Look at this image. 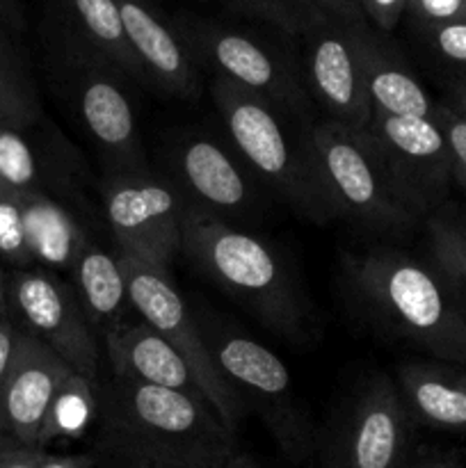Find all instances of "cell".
I'll return each mask as SVG.
<instances>
[{"mask_svg": "<svg viewBox=\"0 0 466 468\" xmlns=\"http://www.w3.org/2000/svg\"><path fill=\"white\" fill-rule=\"evenodd\" d=\"M181 37L217 76L254 91L277 110H304L309 91L291 64L251 37L213 23H187Z\"/></svg>", "mask_w": 466, "mask_h": 468, "instance_id": "cell-14", "label": "cell"}, {"mask_svg": "<svg viewBox=\"0 0 466 468\" xmlns=\"http://www.w3.org/2000/svg\"><path fill=\"white\" fill-rule=\"evenodd\" d=\"M210 94L233 146L247 165L297 213L309 219H332L306 135L302 144H292L279 119L281 110L222 76L213 78Z\"/></svg>", "mask_w": 466, "mask_h": 468, "instance_id": "cell-5", "label": "cell"}, {"mask_svg": "<svg viewBox=\"0 0 466 468\" xmlns=\"http://www.w3.org/2000/svg\"><path fill=\"white\" fill-rule=\"evenodd\" d=\"M434 122L441 126L448 142V149H450L452 181L466 187V122L457 117L446 103H437V108H434Z\"/></svg>", "mask_w": 466, "mask_h": 468, "instance_id": "cell-30", "label": "cell"}, {"mask_svg": "<svg viewBox=\"0 0 466 468\" xmlns=\"http://www.w3.org/2000/svg\"><path fill=\"white\" fill-rule=\"evenodd\" d=\"M356 23L320 14L306 27L304 78L309 94L327 110L329 119L365 131L373 119L361 71Z\"/></svg>", "mask_w": 466, "mask_h": 468, "instance_id": "cell-13", "label": "cell"}, {"mask_svg": "<svg viewBox=\"0 0 466 468\" xmlns=\"http://www.w3.org/2000/svg\"><path fill=\"white\" fill-rule=\"evenodd\" d=\"M199 324L219 373L263 419L283 455L297 464L309 460L315 451L313 428L297 400L288 366L263 343L213 315L199 318Z\"/></svg>", "mask_w": 466, "mask_h": 468, "instance_id": "cell-6", "label": "cell"}, {"mask_svg": "<svg viewBox=\"0 0 466 468\" xmlns=\"http://www.w3.org/2000/svg\"><path fill=\"white\" fill-rule=\"evenodd\" d=\"M67 53L76 110L103 155L108 174L149 172L132 105L119 82L122 73L73 44Z\"/></svg>", "mask_w": 466, "mask_h": 468, "instance_id": "cell-11", "label": "cell"}, {"mask_svg": "<svg viewBox=\"0 0 466 468\" xmlns=\"http://www.w3.org/2000/svg\"><path fill=\"white\" fill-rule=\"evenodd\" d=\"M7 315L23 334L48 346L73 373L99 384L101 338L73 286L58 272L39 265L9 270Z\"/></svg>", "mask_w": 466, "mask_h": 468, "instance_id": "cell-9", "label": "cell"}, {"mask_svg": "<svg viewBox=\"0 0 466 468\" xmlns=\"http://www.w3.org/2000/svg\"><path fill=\"white\" fill-rule=\"evenodd\" d=\"M313 12L327 14V16L343 18V21H361V9L356 0H304Z\"/></svg>", "mask_w": 466, "mask_h": 468, "instance_id": "cell-35", "label": "cell"}, {"mask_svg": "<svg viewBox=\"0 0 466 468\" xmlns=\"http://www.w3.org/2000/svg\"><path fill=\"white\" fill-rule=\"evenodd\" d=\"M356 5L379 30H393L407 12V0H356Z\"/></svg>", "mask_w": 466, "mask_h": 468, "instance_id": "cell-33", "label": "cell"}, {"mask_svg": "<svg viewBox=\"0 0 466 468\" xmlns=\"http://www.w3.org/2000/svg\"><path fill=\"white\" fill-rule=\"evenodd\" d=\"M356 44L361 55L365 91L373 114L391 117H434V103L409 64L373 30L356 23Z\"/></svg>", "mask_w": 466, "mask_h": 468, "instance_id": "cell-19", "label": "cell"}, {"mask_svg": "<svg viewBox=\"0 0 466 468\" xmlns=\"http://www.w3.org/2000/svg\"><path fill=\"white\" fill-rule=\"evenodd\" d=\"M396 384L414 423L466 434V370L443 361H407Z\"/></svg>", "mask_w": 466, "mask_h": 468, "instance_id": "cell-20", "label": "cell"}, {"mask_svg": "<svg viewBox=\"0 0 466 468\" xmlns=\"http://www.w3.org/2000/svg\"><path fill=\"white\" fill-rule=\"evenodd\" d=\"M443 103H446L457 117L466 122V73L464 76L452 78L450 85H448V99L443 101Z\"/></svg>", "mask_w": 466, "mask_h": 468, "instance_id": "cell-39", "label": "cell"}, {"mask_svg": "<svg viewBox=\"0 0 466 468\" xmlns=\"http://www.w3.org/2000/svg\"><path fill=\"white\" fill-rule=\"evenodd\" d=\"M99 455L94 452H71V455H55V452H44L39 468H96Z\"/></svg>", "mask_w": 466, "mask_h": 468, "instance_id": "cell-37", "label": "cell"}, {"mask_svg": "<svg viewBox=\"0 0 466 468\" xmlns=\"http://www.w3.org/2000/svg\"><path fill=\"white\" fill-rule=\"evenodd\" d=\"M345 282L365 314L443 364L466 366V320L432 263L393 247L345 256Z\"/></svg>", "mask_w": 466, "mask_h": 468, "instance_id": "cell-2", "label": "cell"}, {"mask_svg": "<svg viewBox=\"0 0 466 468\" xmlns=\"http://www.w3.org/2000/svg\"><path fill=\"white\" fill-rule=\"evenodd\" d=\"M105 455V468H172L158 464V462L144 460V457H132L122 455V452H103Z\"/></svg>", "mask_w": 466, "mask_h": 468, "instance_id": "cell-40", "label": "cell"}, {"mask_svg": "<svg viewBox=\"0 0 466 468\" xmlns=\"http://www.w3.org/2000/svg\"><path fill=\"white\" fill-rule=\"evenodd\" d=\"M429 261L441 274L466 320V222L464 215L452 210H437L425 219Z\"/></svg>", "mask_w": 466, "mask_h": 468, "instance_id": "cell-24", "label": "cell"}, {"mask_svg": "<svg viewBox=\"0 0 466 468\" xmlns=\"http://www.w3.org/2000/svg\"><path fill=\"white\" fill-rule=\"evenodd\" d=\"M71 277L78 302L96 336L103 341L112 329L126 323L128 309H132L122 256L119 251L112 254L90 242L73 263Z\"/></svg>", "mask_w": 466, "mask_h": 468, "instance_id": "cell-21", "label": "cell"}, {"mask_svg": "<svg viewBox=\"0 0 466 468\" xmlns=\"http://www.w3.org/2000/svg\"><path fill=\"white\" fill-rule=\"evenodd\" d=\"M407 12L423 27L466 21V0H407Z\"/></svg>", "mask_w": 466, "mask_h": 468, "instance_id": "cell-32", "label": "cell"}, {"mask_svg": "<svg viewBox=\"0 0 466 468\" xmlns=\"http://www.w3.org/2000/svg\"><path fill=\"white\" fill-rule=\"evenodd\" d=\"M122 14L128 46L144 69L146 80L164 87L178 96H195L199 91L190 48L181 32L172 30L146 0H114Z\"/></svg>", "mask_w": 466, "mask_h": 468, "instance_id": "cell-17", "label": "cell"}, {"mask_svg": "<svg viewBox=\"0 0 466 468\" xmlns=\"http://www.w3.org/2000/svg\"><path fill=\"white\" fill-rule=\"evenodd\" d=\"M23 131L26 128L0 122V187L21 195L48 192L39 155Z\"/></svg>", "mask_w": 466, "mask_h": 468, "instance_id": "cell-27", "label": "cell"}, {"mask_svg": "<svg viewBox=\"0 0 466 468\" xmlns=\"http://www.w3.org/2000/svg\"><path fill=\"white\" fill-rule=\"evenodd\" d=\"M96 414H99L96 384L82 375L71 373L59 384L50 402L39 434V448L46 451L48 443L59 439H78L90 430L91 423H96Z\"/></svg>", "mask_w": 466, "mask_h": 468, "instance_id": "cell-25", "label": "cell"}, {"mask_svg": "<svg viewBox=\"0 0 466 468\" xmlns=\"http://www.w3.org/2000/svg\"><path fill=\"white\" fill-rule=\"evenodd\" d=\"M432 48L448 62L466 67V21L423 27Z\"/></svg>", "mask_w": 466, "mask_h": 468, "instance_id": "cell-31", "label": "cell"}, {"mask_svg": "<svg viewBox=\"0 0 466 468\" xmlns=\"http://www.w3.org/2000/svg\"><path fill=\"white\" fill-rule=\"evenodd\" d=\"M119 256H122V265L126 270L128 300H131L132 311L190 364L208 405L213 407L219 420L233 434H238L247 411L245 400L219 373L217 364L206 346L199 318L185 304L178 288L174 286L172 277L142 263L140 259H132L128 254Z\"/></svg>", "mask_w": 466, "mask_h": 468, "instance_id": "cell-7", "label": "cell"}, {"mask_svg": "<svg viewBox=\"0 0 466 468\" xmlns=\"http://www.w3.org/2000/svg\"><path fill=\"white\" fill-rule=\"evenodd\" d=\"M402 468H461V464L455 457L448 455V452L418 451L411 452L409 460H407V464Z\"/></svg>", "mask_w": 466, "mask_h": 468, "instance_id": "cell-38", "label": "cell"}, {"mask_svg": "<svg viewBox=\"0 0 466 468\" xmlns=\"http://www.w3.org/2000/svg\"><path fill=\"white\" fill-rule=\"evenodd\" d=\"M44 452L41 448H5L0 451V468H39Z\"/></svg>", "mask_w": 466, "mask_h": 468, "instance_id": "cell-36", "label": "cell"}, {"mask_svg": "<svg viewBox=\"0 0 466 468\" xmlns=\"http://www.w3.org/2000/svg\"><path fill=\"white\" fill-rule=\"evenodd\" d=\"M464 222H466V218H464Z\"/></svg>", "mask_w": 466, "mask_h": 468, "instance_id": "cell-44", "label": "cell"}, {"mask_svg": "<svg viewBox=\"0 0 466 468\" xmlns=\"http://www.w3.org/2000/svg\"><path fill=\"white\" fill-rule=\"evenodd\" d=\"M172 169L176 186L185 192V201L217 218L254 208V187L236 160L208 137L192 135L178 142L172 151Z\"/></svg>", "mask_w": 466, "mask_h": 468, "instance_id": "cell-16", "label": "cell"}, {"mask_svg": "<svg viewBox=\"0 0 466 468\" xmlns=\"http://www.w3.org/2000/svg\"><path fill=\"white\" fill-rule=\"evenodd\" d=\"M0 12H3L7 18H12V21H16L18 18L16 0H0Z\"/></svg>", "mask_w": 466, "mask_h": 468, "instance_id": "cell-43", "label": "cell"}, {"mask_svg": "<svg viewBox=\"0 0 466 468\" xmlns=\"http://www.w3.org/2000/svg\"><path fill=\"white\" fill-rule=\"evenodd\" d=\"M23 215L35 265L58 274L71 272L80 251L91 242L80 222L48 192H26Z\"/></svg>", "mask_w": 466, "mask_h": 468, "instance_id": "cell-23", "label": "cell"}, {"mask_svg": "<svg viewBox=\"0 0 466 468\" xmlns=\"http://www.w3.org/2000/svg\"><path fill=\"white\" fill-rule=\"evenodd\" d=\"M414 425L397 384L375 373L329 425L320 462L323 468H402L411 455Z\"/></svg>", "mask_w": 466, "mask_h": 468, "instance_id": "cell-8", "label": "cell"}, {"mask_svg": "<svg viewBox=\"0 0 466 468\" xmlns=\"http://www.w3.org/2000/svg\"><path fill=\"white\" fill-rule=\"evenodd\" d=\"M71 373L48 346L18 334L16 352L0 393V451L39 448L50 402Z\"/></svg>", "mask_w": 466, "mask_h": 468, "instance_id": "cell-15", "label": "cell"}, {"mask_svg": "<svg viewBox=\"0 0 466 468\" xmlns=\"http://www.w3.org/2000/svg\"><path fill=\"white\" fill-rule=\"evenodd\" d=\"M101 343L105 347V356H108L112 375H117V378L151 384V387L172 388V391H181L206 400L199 379H196L190 364L144 320L123 323L122 327L112 329Z\"/></svg>", "mask_w": 466, "mask_h": 468, "instance_id": "cell-18", "label": "cell"}, {"mask_svg": "<svg viewBox=\"0 0 466 468\" xmlns=\"http://www.w3.org/2000/svg\"><path fill=\"white\" fill-rule=\"evenodd\" d=\"M39 117L35 82L7 37L0 32V122L30 128Z\"/></svg>", "mask_w": 466, "mask_h": 468, "instance_id": "cell-26", "label": "cell"}, {"mask_svg": "<svg viewBox=\"0 0 466 468\" xmlns=\"http://www.w3.org/2000/svg\"><path fill=\"white\" fill-rule=\"evenodd\" d=\"M71 30V44L103 59L122 76L146 80L144 69L128 46L122 14L114 0H55Z\"/></svg>", "mask_w": 466, "mask_h": 468, "instance_id": "cell-22", "label": "cell"}, {"mask_svg": "<svg viewBox=\"0 0 466 468\" xmlns=\"http://www.w3.org/2000/svg\"><path fill=\"white\" fill-rule=\"evenodd\" d=\"M103 452L144 457L172 468H215L236 455V434L204 398L112 375L99 388Z\"/></svg>", "mask_w": 466, "mask_h": 468, "instance_id": "cell-1", "label": "cell"}, {"mask_svg": "<svg viewBox=\"0 0 466 468\" xmlns=\"http://www.w3.org/2000/svg\"><path fill=\"white\" fill-rule=\"evenodd\" d=\"M101 199L119 254L169 274L172 261L183 254L185 199L151 172L108 174L101 183Z\"/></svg>", "mask_w": 466, "mask_h": 468, "instance_id": "cell-10", "label": "cell"}, {"mask_svg": "<svg viewBox=\"0 0 466 468\" xmlns=\"http://www.w3.org/2000/svg\"><path fill=\"white\" fill-rule=\"evenodd\" d=\"M181 231L183 254L270 332L297 343L309 338L311 311L304 292L268 242L190 201L183 208Z\"/></svg>", "mask_w": 466, "mask_h": 468, "instance_id": "cell-3", "label": "cell"}, {"mask_svg": "<svg viewBox=\"0 0 466 468\" xmlns=\"http://www.w3.org/2000/svg\"><path fill=\"white\" fill-rule=\"evenodd\" d=\"M365 131L407 199L425 219L437 213L452 186V158L434 117L373 114Z\"/></svg>", "mask_w": 466, "mask_h": 468, "instance_id": "cell-12", "label": "cell"}, {"mask_svg": "<svg viewBox=\"0 0 466 468\" xmlns=\"http://www.w3.org/2000/svg\"><path fill=\"white\" fill-rule=\"evenodd\" d=\"M0 265L7 272L35 265L27 245L23 195L5 187H0Z\"/></svg>", "mask_w": 466, "mask_h": 468, "instance_id": "cell-28", "label": "cell"}, {"mask_svg": "<svg viewBox=\"0 0 466 468\" xmlns=\"http://www.w3.org/2000/svg\"><path fill=\"white\" fill-rule=\"evenodd\" d=\"M233 3L251 16L263 18L288 35H304L306 27L320 16V14L318 16H306L304 9L295 0H233Z\"/></svg>", "mask_w": 466, "mask_h": 468, "instance_id": "cell-29", "label": "cell"}, {"mask_svg": "<svg viewBox=\"0 0 466 468\" xmlns=\"http://www.w3.org/2000/svg\"><path fill=\"white\" fill-rule=\"evenodd\" d=\"M306 146L332 218L388 236L411 231L425 219L388 172L368 131L324 119L306 131Z\"/></svg>", "mask_w": 466, "mask_h": 468, "instance_id": "cell-4", "label": "cell"}, {"mask_svg": "<svg viewBox=\"0 0 466 468\" xmlns=\"http://www.w3.org/2000/svg\"><path fill=\"white\" fill-rule=\"evenodd\" d=\"M9 318L7 315V270L0 265V320Z\"/></svg>", "mask_w": 466, "mask_h": 468, "instance_id": "cell-42", "label": "cell"}, {"mask_svg": "<svg viewBox=\"0 0 466 468\" xmlns=\"http://www.w3.org/2000/svg\"><path fill=\"white\" fill-rule=\"evenodd\" d=\"M18 334H21V329H18L12 320H0V393H3L5 379H7L9 366H12L14 352H16Z\"/></svg>", "mask_w": 466, "mask_h": 468, "instance_id": "cell-34", "label": "cell"}, {"mask_svg": "<svg viewBox=\"0 0 466 468\" xmlns=\"http://www.w3.org/2000/svg\"><path fill=\"white\" fill-rule=\"evenodd\" d=\"M215 468H260V466L256 464L249 455H245V452L238 451L236 455H231L227 462H222V464L215 466Z\"/></svg>", "mask_w": 466, "mask_h": 468, "instance_id": "cell-41", "label": "cell"}]
</instances>
